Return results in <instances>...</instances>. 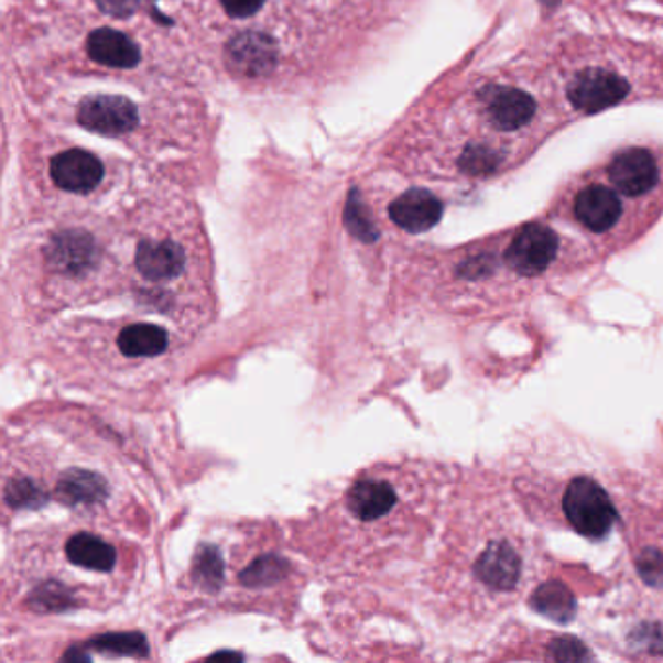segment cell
<instances>
[{
  "label": "cell",
  "instance_id": "obj_1",
  "mask_svg": "<svg viewBox=\"0 0 663 663\" xmlns=\"http://www.w3.org/2000/svg\"><path fill=\"white\" fill-rule=\"evenodd\" d=\"M563 510L573 530L588 540H604L617 520L613 500L589 477H578L566 487Z\"/></svg>",
  "mask_w": 663,
  "mask_h": 663
},
{
  "label": "cell",
  "instance_id": "obj_2",
  "mask_svg": "<svg viewBox=\"0 0 663 663\" xmlns=\"http://www.w3.org/2000/svg\"><path fill=\"white\" fill-rule=\"evenodd\" d=\"M566 91L574 109L597 113L624 100L629 94V83L609 68H584L573 76Z\"/></svg>",
  "mask_w": 663,
  "mask_h": 663
},
{
  "label": "cell",
  "instance_id": "obj_3",
  "mask_svg": "<svg viewBox=\"0 0 663 663\" xmlns=\"http://www.w3.org/2000/svg\"><path fill=\"white\" fill-rule=\"evenodd\" d=\"M558 253V236L545 225H525L507 249V263L515 273L535 276L547 271Z\"/></svg>",
  "mask_w": 663,
  "mask_h": 663
},
{
  "label": "cell",
  "instance_id": "obj_4",
  "mask_svg": "<svg viewBox=\"0 0 663 663\" xmlns=\"http://www.w3.org/2000/svg\"><path fill=\"white\" fill-rule=\"evenodd\" d=\"M482 109L490 127L500 133H515L537 116V101L514 86H489L481 91Z\"/></svg>",
  "mask_w": 663,
  "mask_h": 663
},
{
  "label": "cell",
  "instance_id": "obj_5",
  "mask_svg": "<svg viewBox=\"0 0 663 663\" xmlns=\"http://www.w3.org/2000/svg\"><path fill=\"white\" fill-rule=\"evenodd\" d=\"M78 123L91 133L123 137L139 124V109L121 96H90L78 108Z\"/></svg>",
  "mask_w": 663,
  "mask_h": 663
},
{
  "label": "cell",
  "instance_id": "obj_6",
  "mask_svg": "<svg viewBox=\"0 0 663 663\" xmlns=\"http://www.w3.org/2000/svg\"><path fill=\"white\" fill-rule=\"evenodd\" d=\"M609 180L617 192L629 197H640L652 192L660 182L655 157L644 149L622 150L609 166Z\"/></svg>",
  "mask_w": 663,
  "mask_h": 663
},
{
  "label": "cell",
  "instance_id": "obj_7",
  "mask_svg": "<svg viewBox=\"0 0 663 663\" xmlns=\"http://www.w3.org/2000/svg\"><path fill=\"white\" fill-rule=\"evenodd\" d=\"M51 177L61 189L84 195L100 185L104 164L86 150H67L51 160Z\"/></svg>",
  "mask_w": 663,
  "mask_h": 663
},
{
  "label": "cell",
  "instance_id": "obj_8",
  "mask_svg": "<svg viewBox=\"0 0 663 663\" xmlns=\"http://www.w3.org/2000/svg\"><path fill=\"white\" fill-rule=\"evenodd\" d=\"M522 574V558L508 541H494L482 551L475 563V576L487 588L508 591L514 588Z\"/></svg>",
  "mask_w": 663,
  "mask_h": 663
},
{
  "label": "cell",
  "instance_id": "obj_9",
  "mask_svg": "<svg viewBox=\"0 0 663 663\" xmlns=\"http://www.w3.org/2000/svg\"><path fill=\"white\" fill-rule=\"evenodd\" d=\"M226 57L230 68L240 75L265 76L276 63V47L269 35L246 32L228 43Z\"/></svg>",
  "mask_w": 663,
  "mask_h": 663
},
{
  "label": "cell",
  "instance_id": "obj_10",
  "mask_svg": "<svg viewBox=\"0 0 663 663\" xmlns=\"http://www.w3.org/2000/svg\"><path fill=\"white\" fill-rule=\"evenodd\" d=\"M444 207L436 195L426 189H411L390 205L391 220L405 232H428L438 225Z\"/></svg>",
  "mask_w": 663,
  "mask_h": 663
},
{
  "label": "cell",
  "instance_id": "obj_11",
  "mask_svg": "<svg viewBox=\"0 0 663 663\" xmlns=\"http://www.w3.org/2000/svg\"><path fill=\"white\" fill-rule=\"evenodd\" d=\"M574 215L589 232L604 233L619 222L622 215L621 200L609 187L589 185L578 193Z\"/></svg>",
  "mask_w": 663,
  "mask_h": 663
},
{
  "label": "cell",
  "instance_id": "obj_12",
  "mask_svg": "<svg viewBox=\"0 0 663 663\" xmlns=\"http://www.w3.org/2000/svg\"><path fill=\"white\" fill-rule=\"evenodd\" d=\"M139 273L150 282H170L185 269L182 246L172 240H144L134 258Z\"/></svg>",
  "mask_w": 663,
  "mask_h": 663
},
{
  "label": "cell",
  "instance_id": "obj_13",
  "mask_svg": "<svg viewBox=\"0 0 663 663\" xmlns=\"http://www.w3.org/2000/svg\"><path fill=\"white\" fill-rule=\"evenodd\" d=\"M90 57L111 68H134L141 61L139 45L117 30L100 28L88 37Z\"/></svg>",
  "mask_w": 663,
  "mask_h": 663
},
{
  "label": "cell",
  "instance_id": "obj_14",
  "mask_svg": "<svg viewBox=\"0 0 663 663\" xmlns=\"http://www.w3.org/2000/svg\"><path fill=\"white\" fill-rule=\"evenodd\" d=\"M398 497L390 482L378 479H362L350 489L347 504L352 514L362 522H376L391 512Z\"/></svg>",
  "mask_w": 663,
  "mask_h": 663
},
{
  "label": "cell",
  "instance_id": "obj_15",
  "mask_svg": "<svg viewBox=\"0 0 663 663\" xmlns=\"http://www.w3.org/2000/svg\"><path fill=\"white\" fill-rule=\"evenodd\" d=\"M50 259L63 273L80 274L94 265L96 246L88 233L63 232L51 241Z\"/></svg>",
  "mask_w": 663,
  "mask_h": 663
},
{
  "label": "cell",
  "instance_id": "obj_16",
  "mask_svg": "<svg viewBox=\"0 0 663 663\" xmlns=\"http://www.w3.org/2000/svg\"><path fill=\"white\" fill-rule=\"evenodd\" d=\"M65 553L70 563L96 573H109L117 563L116 548L91 533L73 535L68 540Z\"/></svg>",
  "mask_w": 663,
  "mask_h": 663
},
{
  "label": "cell",
  "instance_id": "obj_17",
  "mask_svg": "<svg viewBox=\"0 0 663 663\" xmlns=\"http://www.w3.org/2000/svg\"><path fill=\"white\" fill-rule=\"evenodd\" d=\"M167 333L160 325L134 324L119 333L117 347L129 358H150L167 349Z\"/></svg>",
  "mask_w": 663,
  "mask_h": 663
},
{
  "label": "cell",
  "instance_id": "obj_18",
  "mask_svg": "<svg viewBox=\"0 0 663 663\" xmlns=\"http://www.w3.org/2000/svg\"><path fill=\"white\" fill-rule=\"evenodd\" d=\"M57 494L63 502L73 507L98 504L108 497V487L98 475L83 469H70L58 482Z\"/></svg>",
  "mask_w": 663,
  "mask_h": 663
},
{
  "label": "cell",
  "instance_id": "obj_19",
  "mask_svg": "<svg viewBox=\"0 0 663 663\" xmlns=\"http://www.w3.org/2000/svg\"><path fill=\"white\" fill-rule=\"evenodd\" d=\"M533 606L541 615H545L556 622H566L568 619H573L574 611H576L574 596L570 594V589L563 584L541 586L533 596Z\"/></svg>",
  "mask_w": 663,
  "mask_h": 663
},
{
  "label": "cell",
  "instance_id": "obj_20",
  "mask_svg": "<svg viewBox=\"0 0 663 663\" xmlns=\"http://www.w3.org/2000/svg\"><path fill=\"white\" fill-rule=\"evenodd\" d=\"M286 570H289V564L284 563L282 558L274 555H267L263 556V558H258L256 563L251 564L248 570L241 574L240 580L243 582L246 586L259 588V586H269V584L282 580Z\"/></svg>",
  "mask_w": 663,
  "mask_h": 663
},
{
  "label": "cell",
  "instance_id": "obj_21",
  "mask_svg": "<svg viewBox=\"0 0 663 663\" xmlns=\"http://www.w3.org/2000/svg\"><path fill=\"white\" fill-rule=\"evenodd\" d=\"M91 646L101 652H113V654L144 655L149 652L146 640L139 632H116V634H104L100 639L91 640Z\"/></svg>",
  "mask_w": 663,
  "mask_h": 663
},
{
  "label": "cell",
  "instance_id": "obj_22",
  "mask_svg": "<svg viewBox=\"0 0 663 663\" xmlns=\"http://www.w3.org/2000/svg\"><path fill=\"white\" fill-rule=\"evenodd\" d=\"M345 220H347L350 232L355 233L360 240L373 241L378 238V232L373 228L372 220L366 215L365 205H362V200L358 197L357 192L350 193Z\"/></svg>",
  "mask_w": 663,
  "mask_h": 663
},
{
  "label": "cell",
  "instance_id": "obj_23",
  "mask_svg": "<svg viewBox=\"0 0 663 663\" xmlns=\"http://www.w3.org/2000/svg\"><path fill=\"white\" fill-rule=\"evenodd\" d=\"M195 574L203 586L215 589L222 582V558L220 553L213 547H203V553L197 556Z\"/></svg>",
  "mask_w": 663,
  "mask_h": 663
},
{
  "label": "cell",
  "instance_id": "obj_24",
  "mask_svg": "<svg viewBox=\"0 0 663 663\" xmlns=\"http://www.w3.org/2000/svg\"><path fill=\"white\" fill-rule=\"evenodd\" d=\"M7 502L14 508H35L42 507L45 502V494L42 489H37L34 482L24 481V479H14L7 487Z\"/></svg>",
  "mask_w": 663,
  "mask_h": 663
},
{
  "label": "cell",
  "instance_id": "obj_25",
  "mask_svg": "<svg viewBox=\"0 0 663 663\" xmlns=\"http://www.w3.org/2000/svg\"><path fill=\"white\" fill-rule=\"evenodd\" d=\"M226 12L232 18H249L263 9L265 0H220Z\"/></svg>",
  "mask_w": 663,
  "mask_h": 663
},
{
  "label": "cell",
  "instance_id": "obj_26",
  "mask_svg": "<svg viewBox=\"0 0 663 663\" xmlns=\"http://www.w3.org/2000/svg\"><path fill=\"white\" fill-rule=\"evenodd\" d=\"M100 7L113 14H129L133 12L134 0H100Z\"/></svg>",
  "mask_w": 663,
  "mask_h": 663
}]
</instances>
